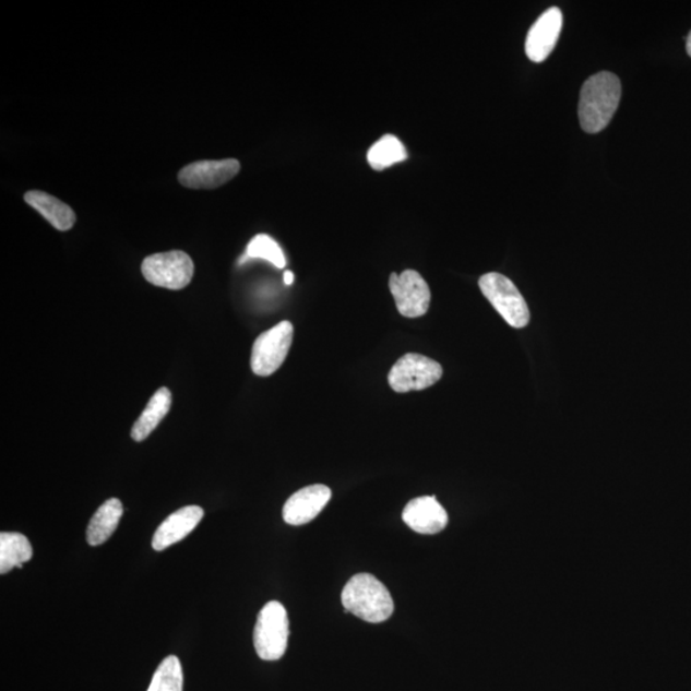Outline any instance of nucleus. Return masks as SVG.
<instances>
[{"instance_id":"obj_1","label":"nucleus","mask_w":691,"mask_h":691,"mask_svg":"<svg viewBox=\"0 0 691 691\" xmlns=\"http://www.w3.org/2000/svg\"><path fill=\"white\" fill-rule=\"evenodd\" d=\"M621 93L620 80L611 72H599L586 80L579 102L582 129L588 133L604 131L619 108Z\"/></svg>"},{"instance_id":"obj_2","label":"nucleus","mask_w":691,"mask_h":691,"mask_svg":"<svg viewBox=\"0 0 691 691\" xmlns=\"http://www.w3.org/2000/svg\"><path fill=\"white\" fill-rule=\"evenodd\" d=\"M341 599L348 612L370 623L389 620L395 609L389 589L376 576L366 572L348 581Z\"/></svg>"},{"instance_id":"obj_3","label":"nucleus","mask_w":691,"mask_h":691,"mask_svg":"<svg viewBox=\"0 0 691 691\" xmlns=\"http://www.w3.org/2000/svg\"><path fill=\"white\" fill-rule=\"evenodd\" d=\"M479 287L512 329H525L531 321V311L514 282L500 273H487L479 279Z\"/></svg>"},{"instance_id":"obj_4","label":"nucleus","mask_w":691,"mask_h":691,"mask_svg":"<svg viewBox=\"0 0 691 691\" xmlns=\"http://www.w3.org/2000/svg\"><path fill=\"white\" fill-rule=\"evenodd\" d=\"M289 635L286 608L272 600L259 612L254 630L258 656L264 660H277L285 656Z\"/></svg>"},{"instance_id":"obj_5","label":"nucleus","mask_w":691,"mask_h":691,"mask_svg":"<svg viewBox=\"0 0 691 691\" xmlns=\"http://www.w3.org/2000/svg\"><path fill=\"white\" fill-rule=\"evenodd\" d=\"M141 272L148 284L177 291L190 285L195 266L186 252L174 250L147 257Z\"/></svg>"},{"instance_id":"obj_6","label":"nucleus","mask_w":691,"mask_h":691,"mask_svg":"<svg viewBox=\"0 0 691 691\" xmlns=\"http://www.w3.org/2000/svg\"><path fill=\"white\" fill-rule=\"evenodd\" d=\"M294 341V325L287 321L263 332L251 352V369L259 377H270L285 362Z\"/></svg>"},{"instance_id":"obj_7","label":"nucleus","mask_w":691,"mask_h":691,"mask_svg":"<svg viewBox=\"0 0 691 691\" xmlns=\"http://www.w3.org/2000/svg\"><path fill=\"white\" fill-rule=\"evenodd\" d=\"M443 376L440 362L420 354H406L389 374L391 389L397 393L422 391L432 388Z\"/></svg>"},{"instance_id":"obj_8","label":"nucleus","mask_w":691,"mask_h":691,"mask_svg":"<svg viewBox=\"0 0 691 691\" xmlns=\"http://www.w3.org/2000/svg\"><path fill=\"white\" fill-rule=\"evenodd\" d=\"M390 289L401 315L419 318L428 313L432 295H430L427 281L420 276V273L412 270L401 274L392 273Z\"/></svg>"},{"instance_id":"obj_9","label":"nucleus","mask_w":691,"mask_h":691,"mask_svg":"<svg viewBox=\"0 0 691 691\" xmlns=\"http://www.w3.org/2000/svg\"><path fill=\"white\" fill-rule=\"evenodd\" d=\"M241 165L236 159L200 160L186 166L178 174V181L184 188L213 190L239 175Z\"/></svg>"},{"instance_id":"obj_10","label":"nucleus","mask_w":691,"mask_h":691,"mask_svg":"<svg viewBox=\"0 0 691 691\" xmlns=\"http://www.w3.org/2000/svg\"><path fill=\"white\" fill-rule=\"evenodd\" d=\"M562 24V12L557 7L547 10L535 21L525 41L526 56L532 62H544L552 53L557 41H559Z\"/></svg>"},{"instance_id":"obj_11","label":"nucleus","mask_w":691,"mask_h":691,"mask_svg":"<svg viewBox=\"0 0 691 691\" xmlns=\"http://www.w3.org/2000/svg\"><path fill=\"white\" fill-rule=\"evenodd\" d=\"M332 490L323 485H314L297 490L288 498L284 508V519L289 525L300 526L313 522L330 502Z\"/></svg>"},{"instance_id":"obj_12","label":"nucleus","mask_w":691,"mask_h":691,"mask_svg":"<svg viewBox=\"0 0 691 691\" xmlns=\"http://www.w3.org/2000/svg\"><path fill=\"white\" fill-rule=\"evenodd\" d=\"M403 519L408 527L419 534H437L449 524L448 512L436 497H419L406 504Z\"/></svg>"},{"instance_id":"obj_13","label":"nucleus","mask_w":691,"mask_h":691,"mask_svg":"<svg viewBox=\"0 0 691 691\" xmlns=\"http://www.w3.org/2000/svg\"><path fill=\"white\" fill-rule=\"evenodd\" d=\"M204 510L199 507H186L174 512L163 522L153 537L155 551H165L166 548L178 544L195 529L202 519Z\"/></svg>"},{"instance_id":"obj_14","label":"nucleus","mask_w":691,"mask_h":691,"mask_svg":"<svg viewBox=\"0 0 691 691\" xmlns=\"http://www.w3.org/2000/svg\"><path fill=\"white\" fill-rule=\"evenodd\" d=\"M25 202L39 212L51 226L58 230H70L76 223V214L72 207L62 203L61 200L39 190L26 192Z\"/></svg>"},{"instance_id":"obj_15","label":"nucleus","mask_w":691,"mask_h":691,"mask_svg":"<svg viewBox=\"0 0 691 691\" xmlns=\"http://www.w3.org/2000/svg\"><path fill=\"white\" fill-rule=\"evenodd\" d=\"M123 515L122 502L110 498L95 512L87 526L86 538L91 546H100L111 537Z\"/></svg>"},{"instance_id":"obj_16","label":"nucleus","mask_w":691,"mask_h":691,"mask_svg":"<svg viewBox=\"0 0 691 691\" xmlns=\"http://www.w3.org/2000/svg\"><path fill=\"white\" fill-rule=\"evenodd\" d=\"M172 405V393L166 388L154 393V396L145 407L143 414L139 416L135 425L131 430L133 441L143 442L159 426V422L166 418Z\"/></svg>"},{"instance_id":"obj_17","label":"nucleus","mask_w":691,"mask_h":691,"mask_svg":"<svg viewBox=\"0 0 691 691\" xmlns=\"http://www.w3.org/2000/svg\"><path fill=\"white\" fill-rule=\"evenodd\" d=\"M33 547L24 534H0V574L4 575L14 568L21 569L33 559Z\"/></svg>"},{"instance_id":"obj_18","label":"nucleus","mask_w":691,"mask_h":691,"mask_svg":"<svg viewBox=\"0 0 691 691\" xmlns=\"http://www.w3.org/2000/svg\"><path fill=\"white\" fill-rule=\"evenodd\" d=\"M407 158L406 148L401 141L393 135H385L369 148L368 162L371 168L383 170Z\"/></svg>"},{"instance_id":"obj_19","label":"nucleus","mask_w":691,"mask_h":691,"mask_svg":"<svg viewBox=\"0 0 691 691\" xmlns=\"http://www.w3.org/2000/svg\"><path fill=\"white\" fill-rule=\"evenodd\" d=\"M183 672L180 659L169 656L157 668L147 691H182Z\"/></svg>"},{"instance_id":"obj_20","label":"nucleus","mask_w":691,"mask_h":691,"mask_svg":"<svg viewBox=\"0 0 691 691\" xmlns=\"http://www.w3.org/2000/svg\"><path fill=\"white\" fill-rule=\"evenodd\" d=\"M247 257L251 259H265L267 262L279 267V270H284L286 266L284 251H282L276 240H273L272 237L267 235H258L250 241Z\"/></svg>"},{"instance_id":"obj_21","label":"nucleus","mask_w":691,"mask_h":691,"mask_svg":"<svg viewBox=\"0 0 691 691\" xmlns=\"http://www.w3.org/2000/svg\"><path fill=\"white\" fill-rule=\"evenodd\" d=\"M284 278H285V284L286 285H293L294 284L295 276H294L293 272H289V271L285 272Z\"/></svg>"},{"instance_id":"obj_22","label":"nucleus","mask_w":691,"mask_h":691,"mask_svg":"<svg viewBox=\"0 0 691 691\" xmlns=\"http://www.w3.org/2000/svg\"><path fill=\"white\" fill-rule=\"evenodd\" d=\"M687 51H688V55L691 57V32L687 39Z\"/></svg>"}]
</instances>
